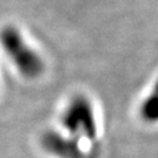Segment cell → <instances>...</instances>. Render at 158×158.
Instances as JSON below:
<instances>
[{"instance_id": "obj_4", "label": "cell", "mask_w": 158, "mask_h": 158, "mask_svg": "<svg viewBox=\"0 0 158 158\" xmlns=\"http://www.w3.org/2000/svg\"><path fill=\"white\" fill-rule=\"evenodd\" d=\"M139 111L142 118L148 123L158 122V80L155 82L151 93L144 98Z\"/></svg>"}, {"instance_id": "obj_1", "label": "cell", "mask_w": 158, "mask_h": 158, "mask_svg": "<svg viewBox=\"0 0 158 158\" xmlns=\"http://www.w3.org/2000/svg\"><path fill=\"white\" fill-rule=\"evenodd\" d=\"M2 49L11 59L18 72L27 79H36L45 70V62L39 52L29 45L21 32L13 26H7L0 32Z\"/></svg>"}, {"instance_id": "obj_2", "label": "cell", "mask_w": 158, "mask_h": 158, "mask_svg": "<svg viewBox=\"0 0 158 158\" xmlns=\"http://www.w3.org/2000/svg\"><path fill=\"white\" fill-rule=\"evenodd\" d=\"M61 123L69 132V137L79 142L80 138L93 141L97 136V121L90 100L85 95H75L68 102Z\"/></svg>"}, {"instance_id": "obj_3", "label": "cell", "mask_w": 158, "mask_h": 158, "mask_svg": "<svg viewBox=\"0 0 158 158\" xmlns=\"http://www.w3.org/2000/svg\"><path fill=\"white\" fill-rule=\"evenodd\" d=\"M42 145L48 152L60 158H85V156L76 139L64 137L55 131H49L44 136Z\"/></svg>"}]
</instances>
